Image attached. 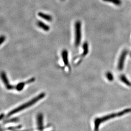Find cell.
I'll list each match as a JSON object with an SVG mask.
<instances>
[{"label": "cell", "instance_id": "6da1fadb", "mask_svg": "<svg viewBox=\"0 0 131 131\" xmlns=\"http://www.w3.org/2000/svg\"><path fill=\"white\" fill-rule=\"evenodd\" d=\"M130 112H131V108H128L117 113H112L102 117H97L94 120V131H99V126L103 122L106 121L111 119L120 117Z\"/></svg>", "mask_w": 131, "mask_h": 131}, {"label": "cell", "instance_id": "7a4b0ae2", "mask_svg": "<svg viewBox=\"0 0 131 131\" xmlns=\"http://www.w3.org/2000/svg\"><path fill=\"white\" fill-rule=\"evenodd\" d=\"M45 93H42L40 94L39 95L35 97L32 99H31L30 101L25 103L24 104H22L21 105L17 107L16 108H15L11 111H9L6 115V117H9L12 115H14L16 113H18V112H19V111H21L22 110H25L26 108H29V107L32 106L33 105L36 103L37 102L43 98L45 97Z\"/></svg>", "mask_w": 131, "mask_h": 131}, {"label": "cell", "instance_id": "3957f363", "mask_svg": "<svg viewBox=\"0 0 131 131\" xmlns=\"http://www.w3.org/2000/svg\"><path fill=\"white\" fill-rule=\"evenodd\" d=\"M81 24L79 21L75 22L74 26L75 29V41L74 45L76 48L79 47L81 43Z\"/></svg>", "mask_w": 131, "mask_h": 131}, {"label": "cell", "instance_id": "277c9868", "mask_svg": "<svg viewBox=\"0 0 131 131\" xmlns=\"http://www.w3.org/2000/svg\"><path fill=\"white\" fill-rule=\"evenodd\" d=\"M83 52L82 54L80 55L77 57V58H75L74 59V62L75 63V64L78 65L79 64V63H81V61H82V59L83 58L85 57L88 54L89 52V45L88 43L85 42H84L82 46Z\"/></svg>", "mask_w": 131, "mask_h": 131}, {"label": "cell", "instance_id": "5b68a950", "mask_svg": "<svg viewBox=\"0 0 131 131\" xmlns=\"http://www.w3.org/2000/svg\"><path fill=\"white\" fill-rule=\"evenodd\" d=\"M127 53V51L125 50L122 52L120 55L118 63V69L119 71H122L124 69V63Z\"/></svg>", "mask_w": 131, "mask_h": 131}, {"label": "cell", "instance_id": "8992f818", "mask_svg": "<svg viewBox=\"0 0 131 131\" xmlns=\"http://www.w3.org/2000/svg\"><path fill=\"white\" fill-rule=\"evenodd\" d=\"M1 78L4 84L5 85L7 90H15V86H13L10 84L9 80L8 79L7 76L5 72H2L1 73Z\"/></svg>", "mask_w": 131, "mask_h": 131}, {"label": "cell", "instance_id": "52a82bcc", "mask_svg": "<svg viewBox=\"0 0 131 131\" xmlns=\"http://www.w3.org/2000/svg\"><path fill=\"white\" fill-rule=\"evenodd\" d=\"M35 81V78L34 77H32L26 81L18 83V84L15 86V90L18 91H21L23 90L25 85L33 83Z\"/></svg>", "mask_w": 131, "mask_h": 131}, {"label": "cell", "instance_id": "ba28073f", "mask_svg": "<svg viewBox=\"0 0 131 131\" xmlns=\"http://www.w3.org/2000/svg\"><path fill=\"white\" fill-rule=\"evenodd\" d=\"M62 57L65 66L70 69V65L68 60V52L66 49H64L62 52Z\"/></svg>", "mask_w": 131, "mask_h": 131}, {"label": "cell", "instance_id": "9c48e42d", "mask_svg": "<svg viewBox=\"0 0 131 131\" xmlns=\"http://www.w3.org/2000/svg\"><path fill=\"white\" fill-rule=\"evenodd\" d=\"M37 25L40 28L43 29V30L45 31V32H48L50 29V27L49 25H48L43 22L40 21H37Z\"/></svg>", "mask_w": 131, "mask_h": 131}, {"label": "cell", "instance_id": "30bf717a", "mask_svg": "<svg viewBox=\"0 0 131 131\" xmlns=\"http://www.w3.org/2000/svg\"><path fill=\"white\" fill-rule=\"evenodd\" d=\"M38 15L41 18L44 19V20L46 21H47L51 22L53 20L52 16L50 15L49 14H45L44 13H42V12H39L38 13Z\"/></svg>", "mask_w": 131, "mask_h": 131}, {"label": "cell", "instance_id": "8fae6325", "mask_svg": "<svg viewBox=\"0 0 131 131\" xmlns=\"http://www.w3.org/2000/svg\"><path fill=\"white\" fill-rule=\"evenodd\" d=\"M37 121L38 129L39 130L43 129V116L42 114H39L37 117Z\"/></svg>", "mask_w": 131, "mask_h": 131}, {"label": "cell", "instance_id": "7c38bea8", "mask_svg": "<svg viewBox=\"0 0 131 131\" xmlns=\"http://www.w3.org/2000/svg\"><path fill=\"white\" fill-rule=\"evenodd\" d=\"M120 81H122L123 83H124L127 86L131 87V83L129 81V80L126 77V76L124 75H121L120 76Z\"/></svg>", "mask_w": 131, "mask_h": 131}, {"label": "cell", "instance_id": "4fadbf2b", "mask_svg": "<svg viewBox=\"0 0 131 131\" xmlns=\"http://www.w3.org/2000/svg\"><path fill=\"white\" fill-rule=\"evenodd\" d=\"M105 2H110L117 6L120 5L121 4V1L120 0H103Z\"/></svg>", "mask_w": 131, "mask_h": 131}, {"label": "cell", "instance_id": "5bb4252c", "mask_svg": "<svg viewBox=\"0 0 131 131\" xmlns=\"http://www.w3.org/2000/svg\"><path fill=\"white\" fill-rule=\"evenodd\" d=\"M21 128V126H14V127H9L6 128L5 129H1V131H6V130H9V131H10V130H12V131H14V130H16L17 129H20Z\"/></svg>", "mask_w": 131, "mask_h": 131}, {"label": "cell", "instance_id": "9a60e30c", "mask_svg": "<svg viewBox=\"0 0 131 131\" xmlns=\"http://www.w3.org/2000/svg\"><path fill=\"white\" fill-rule=\"evenodd\" d=\"M106 77L109 81H112L114 79L113 75L110 72H108L106 74Z\"/></svg>", "mask_w": 131, "mask_h": 131}, {"label": "cell", "instance_id": "2e32d148", "mask_svg": "<svg viewBox=\"0 0 131 131\" xmlns=\"http://www.w3.org/2000/svg\"><path fill=\"white\" fill-rule=\"evenodd\" d=\"M18 121V119L17 118H13L10 119L9 120H7L4 121L5 124H7V123H9L11 122H17Z\"/></svg>", "mask_w": 131, "mask_h": 131}, {"label": "cell", "instance_id": "e0dca14e", "mask_svg": "<svg viewBox=\"0 0 131 131\" xmlns=\"http://www.w3.org/2000/svg\"><path fill=\"white\" fill-rule=\"evenodd\" d=\"M6 37L4 35H1L0 37V44L1 45L2 43H4L5 41Z\"/></svg>", "mask_w": 131, "mask_h": 131}, {"label": "cell", "instance_id": "ac0fdd59", "mask_svg": "<svg viewBox=\"0 0 131 131\" xmlns=\"http://www.w3.org/2000/svg\"><path fill=\"white\" fill-rule=\"evenodd\" d=\"M4 114H1V115H0V120H2V118H4Z\"/></svg>", "mask_w": 131, "mask_h": 131}, {"label": "cell", "instance_id": "d6986e66", "mask_svg": "<svg viewBox=\"0 0 131 131\" xmlns=\"http://www.w3.org/2000/svg\"></svg>", "mask_w": 131, "mask_h": 131}, {"label": "cell", "instance_id": "ffe728a7", "mask_svg": "<svg viewBox=\"0 0 131 131\" xmlns=\"http://www.w3.org/2000/svg\"></svg>", "mask_w": 131, "mask_h": 131}]
</instances>
